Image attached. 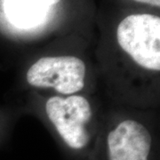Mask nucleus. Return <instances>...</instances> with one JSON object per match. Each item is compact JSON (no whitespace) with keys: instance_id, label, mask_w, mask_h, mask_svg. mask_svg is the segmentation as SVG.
<instances>
[{"instance_id":"f257e3e1","label":"nucleus","mask_w":160,"mask_h":160,"mask_svg":"<svg viewBox=\"0 0 160 160\" xmlns=\"http://www.w3.org/2000/svg\"><path fill=\"white\" fill-rule=\"evenodd\" d=\"M121 49L142 69L159 72L160 18L149 13L132 14L117 29Z\"/></svg>"},{"instance_id":"20e7f679","label":"nucleus","mask_w":160,"mask_h":160,"mask_svg":"<svg viewBox=\"0 0 160 160\" xmlns=\"http://www.w3.org/2000/svg\"><path fill=\"white\" fill-rule=\"evenodd\" d=\"M152 139L149 130L135 120H124L107 138L109 160H149Z\"/></svg>"},{"instance_id":"7ed1b4c3","label":"nucleus","mask_w":160,"mask_h":160,"mask_svg":"<svg viewBox=\"0 0 160 160\" xmlns=\"http://www.w3.org/2000/svg\"><path fill=\"white\" fill-rule=\"evenodd\" d=\"M86 72V64L78 57H43L29 68L26 79L30 86L52 88L62 94L69 95L84 88Z\"/></svg>"},{"instance_id":"423d86ee","label":"nucleus","mask_w":160,"mask_h":160,"mask_svg":"<svg viewBox=\"0 0 160 160\" xmlns=\"http://www.w3.org/2000/svg\"><path fill=\"white\" fill-rule=\"evenodd\" d=\"M134 1L139 2V3L150 5L152 6H156V7H159L160 6V0H134Z\"/></svg>"},{"instance_id":"39448f33","label":"nucleus","mask_w":160,"mask_h":160,"mask_svg":"<svg viewBox=\"0 0 160 160\" xmlns=\"http://www.w3.org/2000/svg\"><path fill=\"white\" fill-rule=\"evenodd\" d=\"M48 6L46 0H6L5 9L13 24L29 28L43 21Z\"/></svg>"},{"instance_id":"0eeeda50","label":"nucleus","mask_w":160,"mask_h":160,"mask_svg":"<svg viewBox=\"0 0 160 160\" xmlns=\"http://www.w3.org/2000/svg\"><path fill=\"white\" fill-rule=\"evenodd\" d=\"M46 1L48 3L49 6H51V5H55V4H57V3H59L61 0H46Z\"/></svg>"},{"instance_id":"f03ea898","label":"nucleus","mask_w":160,"mask_h":160,"mask_svg":"<svg viewBox=\"0 0 160 160\" xmlns=\"http://www.w3.org/2000/svg\"><path fill=\"white\" fill-rule=\"evenodd\" d=\"M46 112L58 133L69 148L81 149L89 142L87 126L92 116L88 100L81 95L52 96L46 103Z\"/></svg>"}]
</instances>
